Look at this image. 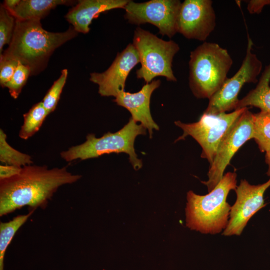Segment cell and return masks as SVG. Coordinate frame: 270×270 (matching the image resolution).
<instances>
[{
  "instance_id": "4fadbf2b",
  "label": "cell",
  "mask_w": 270,
  "mask_h": 270,
  "mask_svg": "<svg viewBox=\"0 0 270 270\" xmlns=\"http://www.w3.org/2000/svg\"><path fill=\"white\" fill-rule=\"evenodd\" d=\"M139 62L138 52L132 44H130L117 54L106 70L102 73L90 74V80L98 85V92L101 96L115 98L120 92L124 90L129 73Z\"/></svg>"
},
{
  "instance_id": "ba28073f",
  "label": "cell",
  "mask_w": 270,
  "mask_h": 270,
  "mask_svg": "<svg viewBox=\"0 0 270 270\" xmlns=\"http://www.w3.org/2000/svg\"><path fill=\"white\" fill-rule=\"evenodd\" d=\"M253 42L248 35L246 54L238 72L227 78L220 88L209 99L204 112L216 114L235 110L239 100L238 95L246 83L258 82V76L262 70V63L252 52Z\"/></svg>"
},
{
  "instance_id": "44dd1931",
  "label": "cell",
  "mask_w": 270,
  "mask_h": 270,
  "mask_svg": "<svg viewBox=\"0 0 270 270\" xmlns=\"http://www.w3.org/2000/svg\"><path fill=\"white\" fill-rule=\"evenodd\" d=\"M0 161L6 165L23 167L32 164V157L11 146L6 141V134L0 130Z\"/></svg>"
},
{
  "instance_id": "8992f818",
  "label": "cell",
  "mask_w": 270,
  "mask_h": 270,
  "mask_svg": "<svg viewBox=\"0 0 270 270\" xmlns=\"http://www.w3.org/2000/svg\"><path fill=\"white\" fill-rule=\"evenodd\" d=\"M133 45L138 52L141 67L136 70V77L150 83L158 76L168 81L176 82L172 70L174 56L180 47L173 40H164L149 31L137 27L134 32Z\"/></svg>"
},
{
  "instance_id": "9c48e42d",
  "label": "cell",
  "mask_w": 270,
  "mask_h": 270,
  "mask_svg": "<svg viewBox=\"0 0 270 270\" xmlns=\"http://www.w3.org/2000/svg\"><path fill=\"white\" fill-rule=\"evenodd\" d=\"M182 2L179 0H151L144 2L130 0L124 9V18L135 24L150 23L158 33L171 38L178 32V20Z\"/></svg>"
},
{
  "instance_id": "603a6c76",
  "label": "cell",
  "mask_w": 270,
  "mask_h": 270,
  "mask_svg": "<svg viewBox=\"0 0 270 270\" xmlns=\"http://www.w3.org/2000/svg\"><path fill=\"white\" fill-rule=\"evenodd\" d=\"M16 18L4 6H0V54L3 48L9 44L12 40L15 26Z\"/></svg>"
},
{
  "instance_id": "5bb4252c",
  "label": "cell",
  "mask_w": 270,
  "mask_h": 270,
  "mask_svg": "<svg viewBox=\"0 0 270 270\" xmlns=\"http://www.w3.org/2000/svg\"><path fill=\"white\" fill-rule=\"evenodd\" d=\"M160 84V80H154L144 84L136 92L132 93L124 90L120 92L114 102L118 106L128 110L131 118L136 122H140L149 132L152 138L153 130H159L158 126L154 120L150 110V100L152 92Z\"/></svg>"
},
{
  "instance_id": "ac0fdd59",
  "label": "cell",
  "mask_w": 270,
  "mask_h": 270,
  "mask_svg": "<svg viewBox=\"0 0 270 270\" xmlns=\"http://www.w3.org/2000/svg\"><path fill=\"white\" fill-rule=\"evenodd\" d=\"M48 114L42 102L34 104L23 115L24 123L18 133L19 137L24 140L32 137L38 131Z\"/></svg>"
},
{
  "instance_id": "2e32d148",
  "label": "cell",
  "mask_w": 270,
  "mask_h": 270,
  "mask_svg": "<svg viewBox=\"0 0 270 270\" xmlns=\"http://www.w3.org/2000/svg\"><path fill=\"white\" fill-rule=\"evenodd\" d=\"M72 3L74 1L67 0H20L17 6L10 13L16 20H41L58 5Z\"/></svg>"
},
{
  "instance_id": "9a60e30c",
  "label": "cell",
  "mask_w": 270,
  "mask_h": 270,
  "mask_svg": "<svg viewBox=\"0 0 270 270\" xmlns=\"http://www.w3.org/2000/svg\"><path fill=\"white\" fill-rule=\"evenodd\" d=\"M128 0H80L65 16L78 32L87 34L93 19L101 12L114 8H124Z\"/></svg>"
},
{
  "instance_id": "d6986e66",
  "label": "cell",
  "mask_w": 270,
  "mask_h": 270,
  "mask_svg": "<svg viewBox=\"0 0 270 270\" xmlns=\"http://www.w3.org/2000/svg\"><path fill=\"white\" fill-rule=\"evenodd\" d=\"M36 208L26 214L17 216L8 222L0 224V270H4V257L7 248L18 230L22 226Z\"/></svg>"
},
{
  "instance_id": "484cf974",
  "label": "cell",
  "mask_w": 270,
  "mask_h": 270,
  "mask_svg": "<svg viewBox=\"0 0 270 270\" xmlns=\"http://www.w3.org/2000/svg\"><path fill=\"white\" fill-rule=\"evenodd\" d=\"M22 167L11 165L0 166V180L10 178L21 171Z\"/></svg>"
},
{
  "instance_id": "cb8c5ba5",
  "label": "cell",
  "mask_w": 270,
  "mask_h": 270,
  "mask_svg": "<svg viewBox=\"0 0 270 270\" xmlns=\"http://www.w3.org/2000/svg\"><path fill=\"white\" fill-rule=\"evenodd\" d=\"M30 76H31L30 69L28 66L19 62L14 76L4 87L7 88L11 96L16 99L18 97Z\"/></svg>"
},
{
  "instance_id": "6da1fadb",
  "label": "cell",
  "mask_w": 270,
  "mask_h": 270,
  "mask_svg": "<svg viewBox=\"0 0 270 270\" xmlns=\"http://www.w3.org/2000/svg\"><path fill=\"white\" fill-rule=\"evenodd\" d=\"M81 177L68 172L66 166L51 169L46 166H23L18 174L0 180V216L24 206L46 208L60 186L74 183Z\"/></svg>"
},
{
  "instance_id": "52a82bcc",
  "label": "cell",
  "mask_w": 270,
  "mask_h": 270,
  "mask_svg": "<svg viewBox=\"0 0 270 270\" xmlns=\"http://www.w3.org/2000/svg\"><path fill=\"white\" fill-rule=\"evenodd\" d=\"M247 108L234 110L232 112L216 114L204 112L199 120L186 124L178 120L174 124L183 130L182 134L175 141L192 137L201 146V157L212 163L221 142L232 126Z\"/></svg>"
},
{
  "instance_id": "7c38bea8",
  "label": "cell",
  "mask_w": 270,
  "mask_h": 270,
  "mask_svg": "<svg viewBox=\"0 0 270 270\" xmlns=\"http://www.w3.org/2000/svg\"><path fill=\"white\" fill-rule=\"evenodd\" d=\"M211 0H185L178 20V32L188 39L205 41L216 26Z\"/></svg>"
},
{
  "instance_id": "4316f807",
  "label": "cell",
  "mask_w": 270,
  "mask_h": 270,
  "mask_svg": "<svg viewBox=\"0 0 270 270\" xmlns=\"http://www.w3.org/2000/svg\"><path fill=\"white\" fill-rule=\"evenodd\" d=\"M270 4V0H250L248 4L247 9L251 14H258L265 6Z\"/></svg>"
},
{
  "instance_id": "3957f363",
  "label": "cell",
  "mask_w": 270,
  "mask_h": 270,
  "mask_svg": "<svg viewBox=\"0 0 270 270\" xmlns=\"http://www.w3.org/2000/svg\"><path fill=\"white\" fill-rule=\"evenodd\" d=\"M236 174L228 172L208 194L188 192L186 208V225L202 234H216L224 230L228 222L231 206L226 198L237 187Z\"/></svg>"
},
{
  "instance_id": "30bf717a",
  "label": "cell",
  "mask_w": 270,
  "mask_h": 270,
  "mask_svg": "<svg viewBox=\"0 0 270 270\" xmlns=\"http://www.w3.org/2000/svg\"><path fill=\"white\" fill-rule=\"evenodd\" d=\"M252 113L247 108L238 118L220 145L208 173V180L202 182L208 192L224 176L226 167L234 155L248 140L253 138Z\"/></svg>"
},
{
  "instance_id": "8fae6325",
  "label": "cell",
  "mask_w": 270,
  "mask_h": 270,
  "mask_svg": "<svg viewBox=\"0 0 270 270\" xmlns=\"http://www.w3.org/2000/svg\"><path fill=\"white\" fill-rule=\"evenodd\" d=\"M270 186V178L266 182L252 185L242 180L234 190L236 199L231 206L230 218L222 234L240 236L250 218L266 206L264 198L266 190Z\"/></svg>"
},
{
  "instance_id": "7a4b0ae2",
  "label": "cell",
  "mask_w": 270,
  "mask_h": 270,
  "mask_svg": "<svg viewBox=\"0 0 270 270\" xmlns=\"http://www.w3.org/2000/svg\"><path fill=\"white\" fill-rule=\"evenodd\" d=\"M78 34L72 26L64 32H54L44 30L40 19L16 20L12 40L0 56L28 66L31 75H36L46 68L56 49Z\"/></svg>"
},
{
  "instance_id": "5b68a950",
  "label": "cell",
  "mask_w": 270,
  "mask_h": 270,
  "mask_svg": "<svg viewBox=\"0 0 270 270\" xmlns=\"http://www.w3.org/2000/svg\"><path fill=\"white\" fill-rule=\"evenodd\" d=\"M146 130L130 117L128 122L116 132H108L100 138H96L93 134H88L84 142L62 152L60 155L64 160L71 162L96 158L113 152H124L128 154L134 168L138 170L142 167V163L138 158L134 144L136 136L145 135Z\"/></svg>"
},
{
  "instance_id": "f1b7e54d",
  "label": "cell",
  "mask_w": 270,
  "mask_h": 270,
  "mask_svg": "<svg viewBox=\"0 0 270 270\" xmlns=\"http://www.w3.org/2000/svg\"><path fill=\"white\" fill-rule=\"evenodd\" d=\"M266 162L268 166V170L266 174L270 176V149L266 152Z\"/></svg>"
},
{
  "instance_id": "83f0119b",
  "label": "cell",
  "mask_w": 270,
  "mask_h": 270,
  "mask_svg": "<svg viewBox=\"0 0 270 270\" xmlns=\"http://www.w3.org/2000/svg\"><path fill=\"white\" fill-rule=\"evenodd\" d=\"M20 0H5L2 4L4 6L11 12L17 6Z\"/></svg>"
},
{
  "instance_id": "d4e9b609",
  "label": "cell",
  "mask_w": 270,
  "mask_h": 270,
  "mask_svg": "<svg viewBox=\"0 0 270 270\" xmlns=\"http://www.w3.org/2000/svg\"><path fill=\"white\" fill-rule=\"evenodd\" d=\"M19 62L0 56V84L2 88L14 76Z\"/></svg>"
},
{
  "instance_id": "ffe728a7",
  "label": "cell",
  "mask_w": 270,
  "mask_h": 270,
  "mask_svg": "<svg viewBox=\"0 0 270 270\" xmlns=\"http://www.w3.org/2000/svg\"><path fill=\"white\" fill-rule=\"evenodd\" d=\"M253 139L262 152L270 149V112L252 114Z\"/></svg>"
},
{
  "instance_id": "e0dca14e",
  "label": "cell",
  "mask_w": 270,
  "mask_h": 270,
  "mask_svg": "<svg viewBox=\"0 0 270 270\" xmlns=\"http://www.w3.org/2000/svg\"><path fill=\"white\" fill-rule=\"evenodd\" d=\"M270 63L265 67L256 87L241 100H239L235 110L248 106H254L260 110L270 112Z\"/></svg>"
},
{
  "instance_id": "277c9868",
  "label": "cell",
  "mask_w": 270,
  "mask_h": 270,
  "mask_svg": "<svg viewBox=\"0 0 270 270\" xmlns=\"http://www.w3.org/2000/svg\"><path fill=\"white\" fill-rule=\"evenodd\" d=\"M233 60L228 51L204 42L190 52L189 85L198 98L210 99L226 80Z\"/></svg>"
},
{
  "instance_id": "7402d4cb",
  "label": "cell",
  "mask_w": 270,
  "mask_h": 270,
  "mask_svg": "<svg viewBox=\"0 0 270 270\" xmlns=\"http://www.w3.org/2000/svg\"><path fill=\"white\" fill-rule=\"evenodd\" d=\"M68 74V70L66 68L62 70L60 76L54 82L42 101L48 114L54 112L57 106L66 82Z\"/></svg>"
}]
</instances>
